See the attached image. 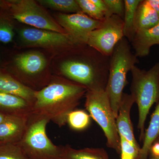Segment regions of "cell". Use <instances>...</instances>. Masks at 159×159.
<instances>
[{
	"label": "cell",
	"instance_id": "obj_1",
	"mask_svg": "<svg viewBox=\"0 0 159 159\" xmlns=\"http://www.w3.org/2000/svg\"><path fill=\"white\" fill-rule=\"evenodd\" d=\"M86 92L84 87L69 80H54L35 92L31 115L62 127L66 124L69 113L79 105Z\"/></svg>",
	"mask_w": 159,
	"mask_h": 159
},
{
	"label": "cell",
	"instance_id": "obj_2",
	"mask_svg": "<svg viewBox=\"0 0 159 159\" xmlns=\"http://www.w3.org/2000/svg\"><path fill=\"white\" fill-rule=\"evenodd\" d=\"M72 55L62 61L60 72L66 79L88 90L105 89L108 77L110 57L86 44L71 48Z\"/></svg>",
	"mask_w": 159,
	"mask_h": 159
},
{
	"label": "cell",
	"instance_id": "obj_3",
	"mask_svg": "<svg viewBox=\"0 0 159 159\" xmlns=\"http://www.w3.org/2000/svg\"><path fill=\"white\" fill-rule=\"evenodd\" d=\"M138 62L131 49L130 43L124 37L115 47L110 57L108 77L105 91L116 119L128 72Z\"/></svg>",
	"mask_w": 159,
	"mask_h": 159
},
{
	"label": "cell",
	"instance_id": "obj_4",
	"mask_svg": "<svg viewBox=\"0 0 159 159\" xmlns=\"http://www.w3.org/2000/svg\"><path fill=\"white\" fill-rule=\"evenodd\" d=\"M130 72L132 76L130 94L138 106V128L140 140L143 141L147 116L152 106L159 99V62L148 70L134 66Z\"/></svg>",
	"mask_w": 159,
	"mask_h": 159
},
{
	"label": "cell",
	"instance_id": "obj_5",
	"mask_svg": "<svg viewBox=\"0 0 159 159\" xmlns=\"http://www.w3.org/2000/svg\"><path fill=\"white\" fill-rule=\"evenodd\" d=\"M50 121L31 115L25 132L17 145L29 159H64L63 146L54 145L47 133Z\"/></svg>",
	"mask_w": 159,
	"mask_h": 159
},
{
	"label": "cell",
	"instance_id": "obj_6",
	"mask_svg": "<svg viewBox=\"0 0 159 159\" xmlns=\"http://www.w3.org/2000/svg\"><path fill=\"white\" fill-rule=\"evenodd\" d=\"M85 97L86 109L102 129L106 139L107 145L120 153V137L116 118L105 89L88 90Z\"/></svg>",
	"mask_w": 159,
	"mask_h": 159
},
{
	"label": "cell",
	"instance_id": "obj_7",
	"mask_svg": "<svg viewBox=\"0 0 159 159\" xmlns=\"http://www.w3.org/2000/svg\"><path fill=\"white\" fill-rule=\"evenodd\" d=\"M12 17L36 29L67 34L43 7L32 0L7 1Z\"/></svg>",
	"mask_w": 159,
	"mask_h": 159
},
{
	"label": "cell",
	"instance_id": "obj_8",
	"mask_svg": "<svg viewBox=\"0 0 159 159\" xmlns=\"http://www.w3.org/2000/svg\"><path fill=\"white\" fill-rule=\"evenodd\" d=\"M124 37L123 19L112 15L102 21L98 28L90 33L87 45L110 57Z\"/></svg>",
	"mask_w": 159,
	"mask_h": 159
},
{
	"label": "cell",
	"instance_id": "obj_9",
	"mask_svg": "<svg viewBox=\"0 0 159 159\" xmlns=\"http://www.w3.org/2000/svg\"><path fill=\"white\" fill-rule=\"evenodd\" d=\"M56 21L74 42L86 44L90 33L100 25L102 21L95 20L82 11L75 13H59Z\"/></svg>",
	"mask_w": 159,
	"mask_h": 159
},
{
	"label": "cell",
	"instance_id": "obj_10",
	"mask_svg": "<svg viewBox=\"0 0 159 159\" xmlns=\"http://www.w3.org/2000/svg\"><path fill=\"white\" fill-rule=\"evenodd\" d=\"M19 34L23 42L30 47L69 49L77 45L68 34L44 29L24 28L20 30Z\"/></svg>",
	"mask_w": 159,
	"mask_h": 159
},
{
	"label": "cell",
	"instance_id": "obj_11",
	"mask_svg": "<svg viewBox=\"0 0 159 159\" xmlns=\"http://www.w3.org/2000/svg\"><path fill=\"white\" fill-rule=\"evenodd\" d=\"M134 102L131 94L123 93L116 119V123L119 136L125 138L135 148L141 150V147L135 138L131 121V110Z\"/></svg>",
	"mask_w": 159,
	"mask_h": 159
},
{
	"label": "cell",
	"instance_id": "obj_12",
	"mask_svg": "<svg viewBox=\"0 0 159 159\" xmlns=\"http://www.w3.org/2000/svg\"><path fill=\"white\" fill-rule=\"evenodd\" d=\"M29 117L6 116L0 124V143L17 144L25 132Z\"/></svg>",
	"mask_w": 159,
	"mask_h": 159
},
{
	"label": "cell",
	"instance_id": "obj_13",
	"mask_svg": "<svg viewBox=\"0 0 159 159\" xmlns=\"http://www.w3.org/2000/svg\"><path fill=\"white\" fill-rule=\"evenodd\" d=\"M14 64L19 70L28 76H35L42 72L47 64L44 55L37 51H31L18 54Z\"/></svg>",
	"mask_w": 159,
	"mask_h": 159
},
{
	"label": "cell",
	"instance_id": "obj_14",
	"mask_svg": "<svg viewBox=\"0 0 159 159\" xmlns=\"http://www.w3.org/2000/svg\"><path fill=\"white\" fill-rule=\"evenodd\" d=\"M35 92L10 74L0 71V92L21 97L32 106L35 100Z\"/></svg>",
	"mask_w": 159,
	"mask_h": 159
},
{
	"label": "cell",
	"instance_id": "obj_15",
	"mask_svg": "<svg viewBox=\"0 0 159 159\" xmlns=\"http://www.w3.org/2000/svg\"><path fill=\"white\" fill-rule=\"evenodd\" d=\"M130 43L137 57L148 55L152 46L159 45V23L150 29L136 32Z\"/></svg>",
	"mask_w": 159,
	"mask_h": 159
},
{
	"label": "cell",
	"instance_id": "obj_16",
	"mask_svg": "<svg viewBox=\"0 0 159 159\" xmlns=\"http://www.w3.org/2000/svg\"><path fill=\"white\" fill-rule=\"evenodd\" d=\"M32 105L18 96L0 92V113L6 116L29 117Z\"/></svg>",
	"mask_w": 159,
	"mask_h": 159
},
{
	"label": "cell",
	"instance_id": "obj_17",
	"mask_svg": "<svg viewBox=\"0 0 159 159\" xmlns=\"http://www.w3.org/2000/svg\"><path fill=\"white\" fill-rule=\"evenodd\" d=\"M159 23V13L149 5L148 0L141 1L136 13L135 33L152 28Z\"/></svg>",
	"mask_w": 159,
	"mask_h": 159
},
{
	"label": "cell",
	"instance_id": "obj_18",
	"mask_svg": "<svg viewBox=\"0 0 159 159\" xmlns=\"http://www.w3.org/2000/svg\"><path fill=\"white\" fill-rule=\"evenodd\" d=\"M159 137V99L145 131L143 144L137 159H147L152 145Z\"/></svg>",
	"mask_w": 159,
	"mask_h": 159
},
{
	"label": "cell",
	"instance_id": "obj_19",
	"mask_svg": "<svg viewBox=\"0 0 159 159\" xmlns=\"http://www.w3.org/2000/svg\"><path fill=\"white\" fill-rule=\"evenodd\" d=\"M64 159H109L103 148L75 149L69 145L63 146Z\"/></svg>",
	"mask_w": 159,
	"mask_h": 159
},
{
	"label": "cell",
	"instance_id": "obj_20",
	"mask_svg": "<svg viewBox=\"0 0 159 159\" xmlns=\"http://www.w3.org/2000/svg\"><path fill=\"white\" fill-rule=\"evenodd\" d=\"M125 11L123 17V33L124 37L131 42L135 34V18L137 9L141 0H124Z\"/></svg>",
	"mask_w": 159,
	"mask_h": 159
},
{
	"label": "cell",
	"instance_id": "obj_21",
	"mask_svg": "<svg viewBox=\"0 0 159 159\" xmlns=\"http://www.w3.org/2000/svg\"><path fill=\"white\" fill-rule=\"evenodd\" d=\"M91 123L89 114L83 110L74 109L68 115L66 124L73 130L81 131L87 129Z\"/></svg>",
	"mask_w": 159,
	"mask_h": 159
},
{
	"label": "cell",
	"instance_id": "obj_22",
	"mask_svg": "<svg viewBox=\"0 0 159 159\" xmlns=\"http://www.w3.org/2000/svg\"><path fill=\"white\" fill-rule=\"evenodd\" d=\"M38 3L43 7L68 14L81 11L77 0H39Z\"/></svg>",
	"mask_w": 159,
	"mask_h": 159
},
{
	"label": "cell",
	"instance_id": "obj_23",
	"mask_svg": "<svg viewBox=\"0 0 159 159\" xmlns=\"http://www.w3.org/2000/svg\"><path fill=\"white\" fill-rule=\"evenodd\" d=\"M0 159H29L17 144H0Z\"/></svg>",
	"mask_w": 159,
	"mask_h": 159
},
{
	"label": "cell",
	"instance_id": "obj_24",
	"mask_svg": "<svg viewBox=\"0 0 159 159\" xmlns=\"http://www.w3.org/2000/svg\"><path fill=\"white\" fill-rule=\"evenodd\" d=\"M81 11L90 17L102 21L106 18L104 13L92 2L91 0H77Z\"/></svg>",
	"mask_w": 159,
	"mask_h": 159
},
{
	"label": "cell",
	"instance_id": "obj_25",
	"mask_svg": "<svg viewBox=\"0 0 159 159\" xmlns=\"http://www.w3.org/2000/svg\"><path fill=\"white\" fill-rule=\"evenodd\" d=\"M120 137L121 159H137L140 150L135 148L133 145L122 136Z\"/></svg>",
	"mask_w": 159,
	"mask_h": 159
},
{
	"label": "cell",
	"instance_id": "obj_26",
	"mask_svg": "<svg viewBox=\"0 0 159 159\" xmlns=\"http://www.w3.org/2000/svg\"><path fill=\"white\" fill-rule=\"evenodd\" d=\"M107 6L109 17L117 15L123 19L125 11V4L123 0H104Z\"/></svg>",
	"mask_w": 159,
	"mask_h": 159
},
{
	"label": "cell",
	"instance_id": "obj_27",
	"mask_svg": "<svg viewBox=\"0 0 159 159\" xmlns=\"http://www.w3.org/2000/svg\"><path fill=\"white\" fill-rule=\"evenodd\" d=\"M14 36L13 26L6 20H0V43L11 42Z\"/></svg>",
	"mask_w": 159,
	"mask_h": 159
},
{
	"label": "cell",
	"instance_id": "obj_28",
	"mask_svg": "<svg viewBox=\"0 0 159 159\" xmlns=\"http://www.w3.org/2000/svg\"><path fill=\"white\" fill-rule=\"evenodd\" d=\"M91 1L100 11L104 13L106 19L109 17L108 9L104 0H91Z\"/></svg>",
	"mask_w": 159,
	"mask_h": 159
},
{
	"label": "cell",
	"instance_id": "obj_29",
	"mask_svg": "<svg viewBox=\"0 0 159 159\" xmlns=\"http://www.w3.org/2000/svg\"><path fill=\"white\" fill-rule=\"evenodd\" d=\"M151 157H159V141H156L152 145L149 151Z\"/></svg>",
	"mask_w": 159,
	"mask_h": 159
},
{
	"label": "cell",
	"instance_id": "obj_30",
	"mask_svg": "<svg viewBox=\"0 0 159 159\" xmlns=\"http://www.w3.org/2000/svg\"><path fill=\"white\" fill-rule=\"evenodd\" d=\"M9 7L7 1L4 2V1H0V8H3V7Z\"/></svg>",
	"mask_w": 159,
	"mask_h": 159
},
{
	"label": "cell",
	"instance_id": "obj_31",
	"mask_svg": "<svg viewBox=\"0 0 159 159\" xmlns=\"http://www.w3.org/2000/svg\"><path fill=\"white\" fill-rule=\"evenodd\" d=\"M6 116L0 113V124L6 119Z\"/></svg>",
	"mask_w": 159,
	"mask_h": 159
},
{
	"label": "cell",
	"instance_id": "obj_32",
	"mask_svg": "<svg viewBox=\"0 0 159 159\" xmlns=\"http://www.w3.org/2000/svg\"><path fill=\"white\" fill-rule=\"evenodd\" d=\"M150 159H159V157H151Z\"/></svg>",
	"mask_w": 159,
	"mask_h": 159
},
{
	"label": "cell",
	"instance_id": "obj_33",
	"mask_svg": "<svg viewBox=\"0 0 159 159\" xmlns=\"http://www.w3.org/2000/svg\"><path fill=\"white\" fill-rule=\"evenodd\" d=\"M156 141H159V137L157 139V140ZM156 141H155V142H156Z\"/></svg>",
	"mask_w": 159,
	"mask_h": 159
},
{
	"label": "cell",
	"instance_id": "obj_34",
	"mask_svg": "<svg viewBox=\"0 0 159 159\" xmlns=\"http://www.w3.org/2000/svg\"><path fill=\"white\" fill-rule=\"evenodd\" d=\"M1 144V143H0V144Z\"/></svg>",
	"mask_w": 159,
	"mask_h": 159
}]
</instances>
